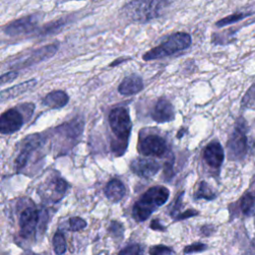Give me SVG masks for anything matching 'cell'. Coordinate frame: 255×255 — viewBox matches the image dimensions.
Wrapping results in <instances>:
<instances>
[{
	"mask_svg": "<svg viewBox=\"0 0 255 255\" xmlns=\"http://www.w3.org/2000/svg\"><path fill=\"white\" fill-rule=\"evenodd\" d=\"M168 197L169 190L162 185H156L148 188L133 204L131 210L132 218L136 222L146 220L153 211L167 201Z\"/></svg>",
	"mask_w": 255,
	"mask_h": 255,
	"instance_id": "obj_1",
	"label": "cell"
},
{
	"mask_svg": "<svg viewBox=\"0 0 255 255\" xmlns=\"http://www.w3.org/2000/svg\"><path fill=\"white\" fill-rule=\"evenodd\" d=\"M109 123L112 131L117 136L112 143V149L117 155H122L128 147L131 130V121L128 111L124 107L113 109L109 115Z\"/></svg>",
	"mask_w": 255,
	"mask_h": 255,
	"instance_id": "obj_2",
	"label": "cell"
},
{
	"mask_svg": "<svg viewBox=\"0 0 255 255\" xmlns=\"http://www.w3.org/2000/svg\"><path fill=\"white\" fill-rule=\"evenodd\" d=\"M168 0H130L123 7V14L134 22H147L161 15Z\"/></svg>",
	"mask_w": 255,
	"mask_h": 255,
	"instance_id": "obj_3",
	"label": "cell"
},
{
	"mask_svg": "<svg viewBox=\"0 0 255 255\" xmlns=\"http://www.w3.org/2000/svg\"><path fill=\"white\" fill-rule=\"evenodd\" d=\"M191 36L185 32H176L171 34L160 43L158 46L150 49L145 54L142 55L144 61H151L160 58H164L180 51H183L190 47L191 45Z\"/></svg>",
	"mask_w": 255,
	"mask_h": 255,
	"instance_id": "obj_4",
	"label": "cell"
},
{
	"mask_svg": "<svg viewBox=\"0 0 255 255\" xmlns=\"http://www.w3.org/2000/svg\"><path fill=\"white\" fill-rule=\"evenodd\" d=\"M247 130L248 127L245 120L242 118L238 119L234 130L227 141L228 157L231 160H239L245 156L248 147L246 136Z\"/></svg>",
	"mask_w": 255,
	"mask_h": 255,
	"instance_id": "obj_5",
	"label": "cell"
},
{
	"mask_svg": "<svg viewBox=\"0 0 255 255\" xmlns=\"http://www.w3.org/2000/svg\"><path fill=\"white\" fill-rule=\"evenodd\" d=\"M41 212L33 206L26 207L19 215L20 235L24 239L31 238L35 233L40 222Z\"/></svg>",
	"mask_w": 255,
	"mask_h": 255,
	"instance_id": "obj_6",
	"label": "cell"
},
{
	"mask_svg": "<svg viewBox=\"0 0 255 255\" xmlns=\"http://www.w3.org/2000/svg\"><path fill=\"white\" fill-rule=\"evenodd\" d=\"M42 15L40 13H34L25 17L19 18L7 24L3 31L8 36H18L21 34L30 33L36 29Z\"/></svg>",
	"mask_w": 255,
	"mask_h": 255,
	"instance_id": "obj_7",
	"label": "cell"
},
{
	"mask_svg": "<svg viewBox=\"0 0 255 255\" xmlns=\"http://www.w3.org/2000/svg\"><path fill=\"white\" fill-rule=\"evenodd\" d=\"M138 151L145 156H162L167 149L164 138L157 134H147L140 137L138 142Z\"/></svg>",
	"mask_w": 255,
	"mask_h": 255,
	"instance_id": "obj_8",
	"label": "cell"
},
{
	"mask_svg": "<svg viewBox=\"0 0 255 255\" xmlns=\"http://www.w3.org/2000/svg\"><path fill=\"white\" fill-rule=\"evenodd\" d=\"M67 188L68 183L64 178L60 176H54L52 179L47 181L45 185H42L38 188V193L43 198H45V200L56 202L63 197Z\"/></svg>",
	"mask_w": 255,
	"mask_h": 255,
	"instance_id": "obj_9",
	"label": "cell"
},
{
	"mask_svg": "<svg viewBox=\"0 0 255 255\" xmlns=\"http://www.w3.org/2000/svg\"><path fill=\"white\" fill-rule=\"evenodd\" d=\"M23 114L16 108L5 111L0 117V132L11 134L18 131L25 123Z\"/></svg>",
	"mask_w": 255,
	"mask_h": 255,
	"instance_id": "obj_10",
	"label": "cell"
},
{
	"mask_svg": "<svg viewBox=\"0 0 255 255\" xmlns=\"http://www.w3.org/2000/svg\"><path fill=\"white\" fill-rule=\"evenodd\" d=\"M58 47H59V45L54 43V44H50V45H46L41 48H38V49L32 51L28 55V57L20 60L19 62L16 63V65H13V66L17 67V68H26V67L41 63L43 61H46V60L50 59L51 57H53L57 53Z\"/></svg>",
	"mask_w": 255,
	"mask_h": 255,
	"instance_id": "obj_11",
	"label": "cell"
},
{
	"mask_svg": "<svg viewBox=\"0 0 255 255\" xmlns=\"http://www.w3.org/2000/svg\"><path fill=\"white\" fill-rule=\"evenodd\" d=\"M41 143H42V137L38 133L30 134L24 139L22 149L15 159V166L17 169H22L27 165L30 159L31 152L37 149L41 145Z\"/></svg>",
	"mask_w": 255,
	"mask_h": 255,
	"instance_id": "obj_12",
	"label": "cell"
},
{
	"mask_svg": "<svg viewBox=\"0 0 255 255\" xmlns=\"http://www.w3.org/2000/svg\"><path fill=\"white\" fill-rule=\"evenodd\" d=\"M129 166L131 171L134 174L144 178H149L155 175L158 172L160 167L157 161L153 159L141 158V157H137L131 160Z\"/></svg>",
	"mask_w": 255,
	"mask_h": 255,
	"instance_id": "obj_13",
	"label": "cell"
},
{
	"mask_svg": "<svg viewBox=\"0 0 255 255\" xmlns=\"http://www.w3.org/2000/svg\"><path fill=\"white\" fill-rule=\"evenodd\" d=\"M150 116L151 119L156 123H166L174 120L175 111L169 101L161 98L154 105Z\"/></svg>",
	"mask_w": 255,
	"mask_h": 255,
	"instance_id": "obj_14",
	"label": "cell"
},
{
	"mask_svg": "<svg viewBox=\"0 0 255 255\" xmlns=\"http://www.w3.org/2000/svg\"><path fill=\"white\" fill-rule=\"evenodd\" d=\"M205 162L212 168H219L224 160V150L218 141L209 142L203 150Z\"/></svg>",
	"mask_w": 255,
	"mask_h": 255,
	"instance_id": "obj_15",
	"label": "cell"
},
{
	"mask_svg": "<svg viewBox=\"0 0 255 255\" xmlns=\"http://www.w3.org/2000/svg\"><path fill=\"white\" fill-rule=\"evenodd\" d=\"M143 89L142 79L138 75H129L126 77L120 84L119 93L124 96H131L139 93Z\"/></svg>",
	"mask_w": 255,
	"mask_h": 255,
	"instance_id": "obj_16",
	"label": "cell"
},
{
	"mask_svg": "<svg viewBox=\"0 0 255 255\" xmlns=\"http://www.w3.org/2000/svg\"><path fill=\"white\" fill-rule=\"evenodd\" d=\"M36 84H37V81L35 79H31V80H28L24 83H20L16 86H13L11 88L3 90L1 92V95H0L1 103H4L5 101H8V100L14 99L16 97H19L20 95H22V94L26 93L27 91L31 90Z\"/></svg>",
	"mask_w": 255,
	"mask_h": 255,
	"instance_id": "obj_17",
	"label": "cell"
},
{
	"mask_svg": "<svg viewBox=\"0 0 255 255\" xmlns=\"http://www.w3.org/2000/svg\"><path fill=\"white\" fill-rule=\"evenodd\" d=\"M125 194L126 186L121 180L117 178L110 180L105 187V195L113 202L120 201L125 196Z\"/></svg>",
	"mask_w": 255,
	"mask_h": 255,
	"instance_id": "obj_18",
	"label": "cell"
},
{
	"mask_svg": "<svg viewBox=\"0 0 255 255\" xmlns=\"http://www.w3.org/2000/svg\"><path fill=\"white\" fill-rule=\"evenodd\" d=\"M69 102V96L67 93L61 90L53 91L45 96L43 104L51 109H61L65 107Z\"/></svg>",
	"mask_w": 255,
	"mask_h": 255,
	"instance_id": "obj_19",
	"label": "cell"
},
{
	"mask_svg": "<svg viewBox=\"0 0 255 255\" xmlns=\"http://www.w3.org/2000/svg\"><path fill=\"white\" fill-rule=\"evenodd\" d=\"M240 209L246 215L255 210V192H247L241 197Z\"/></svg>",
	"mask_w": 255,
	"mask_h": 255,
	"instance_id": "obj_20",
	"label": "cell"
},
{
	"mask_svg": "<svg viewBox=\"0 0 255 255\" xmlns=\"http://www.w3.org/2000/svg\"><path fill=\"white\" fill-rule=\"evenodd\" d=\"M216 197V194L213 192L212 188L208 185L205 181H200L198 184V188L194 193L195 199H206V200H212Z\"/></svg>",
	"mask_w": 255,
	"mask_h": 255,
	"instance_id": "obj_21",
	"label": "cell"
},
{
	"mask_svg": "<svg viewBox=\"0 0 255 255\" xmlns=\"http://www.w3.org/2000/svg\"><path fill=\"white\" fill-rule=\"evenodd\" d=\"M252 14V12H247V13H244V12H236V13H233V14H230L220 20H218L215 25L216 27H224V26H227V25H230V24H233V23H236V22H239L240 20L250 16Z\"/></svg>",
	"mask_w": 255,
	"mask_h": 255,
	"instance_id": "obj_22",
	"label": "cell"
},
{
	"mask_svg": "<svg viewBox=\"0 0 255 255\" xmlns=\"http://www.w3.org/2000/svg\"><path fill=\"white\" fill-rule=\"evenodd\" d=\"M68 20L65 18L50 22L49 24L43 26L40 30H39V35H49V34H53V33H57L59 30H61L66 24H67Z\"/></svg>",
	"mask_w": 255,
	"mask_h": 255,
	"instance_id": "obj_23",
	"label": "cell"
},
{
	"mask_svg": "<svg viewBox=\"0 0 255 255\" xmlns=\"http://www.w3.org/2000/svg\"><path fill=\"white\" fill-rule=\"evenodd\" d=\"M53 248L54 252L58 255L64 254L67 250V244L64 235L61 232H57L53 237Z\"/></svg>",
	"mask_w": 255,
	"mask_h": 255,
	"instance_id": "obj_24",
	"label": "cell"
},
{
	"mask_svg": "<svg viewBox=\"0 0 255 255\" xmlns=\"http://www.w3.org/2000/svg\"><path fill=\"white\" fill-rule=\"evenodd\" d=\"M69 227H70V230L77 232L85 229L87 227V222L81 217L74 216V217H71L69 220Z\"/></svg>",
	"mask_w": 255,
	"mask_h": 255,
	"instance_id": "obj_25",
	"label": "cell"
},
{
	"mask_svg": "<svg viewBox=\"0 0 255 255\" xmlns=\"http://www.w3.org/2000/svg\"><path fill=\"white\" fill-rule=\"evenodd\" d=\"M255 105V83L248 89L245 96L242 99L243 107H251Z\"/></svg>",
	"mask_w": 255,
	"mask_h": 255,
	"instance_id": "obj_26",
	"label": "cell"
},
{
	"mask_svg": "<svg viewBox=\"0 0 255 255\" xmlns=\"http://www.w3.org/2000/svg\"><path fill=\"white\" fill-rule=\"evenodd\" d=\"M175 251L170 247L165 245H155L150 248L149 254L151 255H160V254H174Z\"/></svg>",
	"mask_w": 255,
	"mask_h": 255,
	"instance_id": "obj_27",
	"label": "cell"
},
{
	"mask_svg": "<svg viewBox=\"0 0 255 255\" xmlns=\"http://www.w3.org/2000/svg\"><path fill=\"white\" fill-rule=\"evenodd\" d=\"M207 249V245L206 244H203V243H200V242H195L193 244H190V245H187L183 252L185 254H188V253H196V252H202L204 250Z\"/></svg>",
	"mask_w": 255,
	"mask_h": 255,
	"instance_id": "obj_28",
	"label": "cell"
},
{
	"mask_svg": "<svg viewBox=\"0 0 255 255\" xmlns=\"http://www.w3.org/2000/svg\"><path fill=\"white\" fill-rule=\"evenodd\" d=\"M142 253H143V249L138 244H130L120 251V254L135 255V254H142Z\"/></svg>",
	"mask_w": 255,
	"mask_h": 255,
	"instance_id": "obj_29",
	"label": "cell"
},
{
	"mask_svg": "<svg viewBox=\"0 0 255 255\" xmlns=\"http://www.w3.org/2000/svg\"><path fill=\"white\" fill-rule=\"evenodd\" d=\"M18 77V73L15 71L12 72H8V73H4L1 75L0 77V81H1V85H5L7 83H10L12 81H14L16 78Z\"/></svg>",
	"mask_w": 255,
	"mask_h": 255,
	"instance_id": "obj_30",
	"label": "cell"
},
{
	"mask_svg": "<svg viewBox=\"0 0 255 255\" xmlns=\"http://www.w3.org/2000/svg\"><path fill=\"white\" fill-rule=\"evenodd\" d=\"M183 195H184V191H182V192L179 193V195H178V197H177V199H176V202H175V204H174V206H173V208H172V210H171V212H170V215H171V217H173V218H175V217L178 215V211H179V209H180V207H181V205H182L181 201H182V196H183Z\"/></svg>",
	"mask_w": 255,
	"mask_h": 255,
	"instance_id": "obj_31",
	"label": "cell"
},
{
	"mask_svg": "<svg viewBox=\"0 0 255 255\" xmlns=\"http://www.w3.org/2000/svg\"><path fill=\"white\" fill-rule=\"evenodd\" d=\"M199 214V211L195 210V209H187L185 210L184 212L182 213H179L176 217H175V220H182V219H186V218H189V217H193V216H196Z\"/></svg>",
	"mask_w": 255,
	"mask_h": 255,
	"instance_id": "obj_32",
	"label": "cell"
},
{
	"mask_svg": "<svg viewBox=\"0 0 255 255\" xmlns=\"http://www.w3.org/2000/svg\"><path fill=\"white\" fill-rule=\"evenodd\" d=\"M109 231H110L112 234L119 236L120 233L123 234V232H124V227H123V225H122L121 223L116 222V221H113V222H111V225H110V227H109Z\"/></svg>",
	"mask_w": 255,
	"mask_h": 255,
	"instance_id": "obj_33",
	"label": "cell"
},
{
	"mask_svg": "<svg viewBox=\"0 0 255 255\" xmlns=\"http://www.w3.org/2000/svg\"><path fill=\"white\" fill-rule=\"evenodd\" d=\"M150 228L153 230H159V231H164L165 227L159 223L157 219H153L150 223Z\"/></svg>",
	"mask_w": 255,
	"mask_h": 255,
	"instance_id": "obj_34",
	"label": "cell"
},
{
	"mask_svg": "<svg viewBox=\"0 0 255 255\" xmlns=\"http://www.w3.org/2000/svg\"><path fill=\"white\" fill-rule=\"evenodd\" d=\"M127 59H118V60H116L115 62H113L110 66H116V65H118V63H122L123 61H126Z\"/></svg>",
	"mask_w": 255,
	"mask_h": 255,
	"instance_id": "obj_35",
	"label": "cell"
},
{
	"mask_svg": "<svg viewBox=\"0 0 255 255\" xmlns=\"http://www.w3.org/2000/svg\"><path fill=\"white\" fill-rule=\"evenodd\" d=\"M68 1H72V0H56V3L57 4H62V3L68 2ZM73 1H75V0H73Z\"/></svg>",
	"mask_w": 255,
	"mask_h": 255,
	"instance_id": "obj_36",
	"label": "cell"
}]
</instances>
